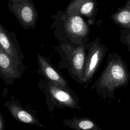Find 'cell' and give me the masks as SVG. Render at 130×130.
I'll return each mask as SVG.
<instances>
[{"mask_svg": "<svg viewBox=\"0 0 130 130\" xmlns=\"http://www.w3.org/2000/svg\"><path fill=\"white\" fill-rule=\"evenodd\" d=\"M129 75L124 66L120 63L109 65L94 84L96 93L104 99L114 98V91L125 86L128 83Z\"/></svg>", "mask_w": 130, "mask_h": 130, "instance_id": "6da1fadb", "label": "cell"}, {"mask_svg": "<svg viewBox=\"0 0 130 130\" xmlns=\"http://www.w3.org/2000/svg\"><path fill=\"white\" fill-rule=\"evenodd\" d=\"M8 8L24 29L35 28L38 13L32 0H8Z\"/></svg>", "mask_w": 130, "mask_h": 130, "instance_id": "7a4b0ae2", "label": "cell"}, {"mask_svg": "<svg viewBox=\"0 0 130 130\" xmlns=\"http://www.w3.org/2000/svg\"><path fill=\"white\" fill-rule=\"evenodd\" d=\"M47 92L57 107L82 110L78 96L73 90H69L51 82L47 83Z\"/></svg>", "mask_w": 130, "mask_h": 130, "instance_id": "3957f363", "label": "cell"}, {"mask_svg": "<svg viewBox=\"0 0 130 130\" xmlns=\"http://www.w3.org/2000/svg\"><path fill=\"white\" fill-rule=\"evenodd\" d=\"M17 42L12 37V32H9L0 23V46L12 58L15 63L19 67L22 65V60L24 55Z\"/></svg>", "mask_w": 130, "mask_h": 130, "instance_id": "277c9868", "label": "cell"}, {"mask_svg": "<svg viewBox=\"0 0 130 130\" xmlns=\"http://www.w3.org/2000/svg\"><path fill=\"white\" fill-rule=\"evenodd\" d=\"M37 57L41 71L43 74L49 80V81L69 90H72L69 87L67 81L57 72L44 57L40 54H38Z\"/></svg>", "mask_w": 130, "mask_h": 130, "instance_id": "5b68a950", "label": "cell"}, {"mask_svg": "<svg viewBox=\"0 0 130 130\" xmlns=\"http://www.w3.org/2000/svg\"><path fill=\"white\" fill-rule=\"evenodd\" d=\"M0 73L6 79H15L20 77L18 66L0 46Z\"/></svg>", "mask_w": 130, "mask_h": 130, "instance_id": "8992f818", "label": "cell"}, {"mask_svg": "<svg viewBox=\"0 0 130 130\" xmlns=\"http://www.w3.org/2000/svg\"><path fill=\"white\" fill-rule=\"evenodd\" d=\"M63 124L75 130H103L92 119L74 117L63 120Z\"/></svg>", "mask_w": 130, "mask_h": 130, "instance_id": "52a82bcc", "label": "cell"}, {"mask_svg": "<svg viewBox=\"0 0 130 130\" xmlns=\"http://www.w3.org/2000/svg\"><path fill=\"white\" fill-rule=\"evenodd\" d=\"M101 52L100 48H96L91 52L89 59L83 72V82L86 85H87L92 78L101 59Z\"/></svg>", "mask_w": 130, "mask_h": 130, "instance_id": "ba28073f", "label": "cell"}, {"mask_svg": "<svg viewBox=\"0 0 130 130\" xmlns=\"http://www.w3.org/2000/svg\"><path fill=\"white\" fill-rule=\"evenodd\" d=\"M8 108L13 116L17 120L26 124L43 126L35 117L20 107L16 105H11Z\"/></svg>", "mask_w": 130, "mask_h": 130, "instance_id": "9c48e42d", "label": "cell"}, {"mask_svg": "<svg viewBox=\"0 0 130 130\" xmlns=\"http://www.w3.org/2000/svg\"><path fill=\"white\" fill-rule=\"evenodd\" d=\"M84 54L82 49H78L74 53L72 60V72L74 76L78 78L79 82H83V64Z\"/></svg>", "mask_w": 130, "mask_h": 130, "instance_id": "30bf717a", "label": "cell"}, {"mask_svg": "<svg viewBox=\"0 0 130 130\" xmlns=\"http://www.w3.org/2000/svg\"><path fill=\"white\" fill-rule=\"evenodd\" d=\"M85 26L83 20L79 16H74L71 17L68 21L67 25L68 30L72 34L76 35L82 34Z\"/></svg>", "mask_w": 130, "mask_h": 130, "instance_id": "8fae6325", "label": "cell"}, {"mask_svg": "<svg viewBox=\"0 0 130 130\" xmlns=\"http://www.w3.org/2000/svg\"><path fill=\"white\" fill-rule=\"evenodd\" d=\"M117 19L121 23H127L130 22V12L127 10L120 12L117 16Z\"/></svg>", "mask_w": 130, "mask_h": 130, "instance_id": "7c38bea8", "label": "cell"}, {"mask_svg": "<svg viewBox=\"0 0 130 130\" xmlns=\"http://www.w3.org/2000/svg\"><path fill=\"white\" fill-rule=\"evenodd\" d=\"M93 3L92 2H87L84 3L80 8V13L82 14L86 15L89 14L93 8Z\"/></svg>", "mask_w": 130, "mask_h": 130, "instance_id": "4fadbf2b", "label": "cell"}, {"mask_svg": "<svg viewBox=\"0 0 130 130\" xmlns=\"http://www.w3.org/2000/svg\"><path fill=\"white\" fill-rule=\"evenodd\" d=\"M4 121H3V117L0 113V130H3L4 128Z\"/></svg>", "mask_w": 130, "mask_h": 130, "instance_id": "5bb4252c", "label": "cell"}]
</instances>
